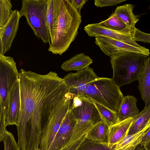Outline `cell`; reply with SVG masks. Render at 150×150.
Returning <instances> with one entry per match:
<instances>
[{"mask_svg": "<svg viewBox=\"0 0 150 150\" xmlns=\"http://www.w3.org/2000/svg\"><path fill=\"white\" fill-rule=\"evenodd\" d=\"M21 17L19 11L13 10L6 24L0 28V54L4 55L10 49L18 31Z\"/></svg>", "mask_w": 150, "mask_h": 150, "instance_id": "obj_11", "label": "cell"}, {"mask_svg": "<svg viewBox=\"0 0 150 150\" xmlns=\"http://www.w3.org/2000/svg\"><path fill=\"white\" fill-rule=\"evenodd\" d=\"M132 37L136 42L150 43V34L142 32L136 28L135 29Z\"/></svg>", "mask_w": 150, "mask_h": 150, "instance_id": "obj_27", "label": "cell"}, {"mask_svg": "<svg viewBox=\"0 0 150 150\" xmlns=\"http://www.w3.org/2000/svg\"><path fill=\"white\" fill-rule=\"evenodd\" d=\"M0 109L4 111L6 119L8 114L11 92L19 79L18 71L13 57L0 54Z\"/></svg>", "mask_w": 150, "mask_h": 150, "instance_id": "obj_7", "label": "cell"}, {"mask_svg": "<svg viewBox=\"0 0 150 150\" xmlns=\"http://www.w3.org/2000/svg\"><path fill=\"white\" fill-rule=\"evenodd\" d=\"M90 67L77 71L70 73L63 79L68 87L69 93L72 99L75 96L85 97L86 89L91 82L98 78Z\"/></svg>", "mask_w": 150, "mask_h": 150, "instance_id": "obj_8", "label": "cell"}, {"mask_svg": "<svg viewBox=\"0 0 150 150\" xmlns=\"http://www.w3.org/2000/svg\"><path fill=\"white\" fill-rule=\"evenodd\" d=\"M18 81V145L19 150L38 149L44 128L50 120L67 114L72 98L64 79L54 72L41 75L22 69Z\"/></svg>", "mask_w": 150, "mask_h": 150, "instance_id": "obj_1", "label": "cell"}, {"mask_svg": "<svg viewBox=\"0 0 150 150\" xmlns=\"http://www.w3.org/2000/svg\"><path fill=\"white\" fill-rule=\"evenodd\" d=\"M150 118V106L143 110L133 118L132 124L128 134H132L142 130L146 125Z\"/></svg>", "mask_w": 150, "mask_h": 150, "instance_id": "obj_21", "label": "cell"}, {"mask_svg": "<svg viewBox=\"0 0 150 150\" xmlns=\"http://www.w3.org/2000/svg\"><path fill=\"white\" fill-rule=\"evenodd\" d=\"M126 1V0H96L94 4L97 7H102L106 6H112L117 5Z\"/></svg>", "mask_w": 150, "mask_h": 150, "instance_id": "obj_28", "label": "cell"}, {"mask_svg": "<svg viewBox=\"0 0 150 150\" xmlns=\"http://www.w3.org/2000/svg\"><path fill=\"white\" fill-rule=\"evenodd\" d=\"M144 147L145 150H148L147 147L146 146H144Z\"/></svg>", "mask_w": 150, "mask_h": 150, "instance_id": "obj_35", "label": "cell"}, {"mask_svg": "<svg viewBox=\"0 0 150 150\" xmlns=\"http://www.w3.org/2000/svg\"><path fill=\"white\" fill-rule=\"evenodd\" d=\"M21 107L20 88L18 80L14 86L10 94L7 125H18Z\"/></svg>", "mask_w": 150, "mask_h": 150, "instance_id": "obj_14", "label": "cell"}, {"mask_svg": "<svg viewBox=\"0 0 150 150\" xmlns=\"http://www.w3.org/2000/svg\"><path fill=\"white\" fill-rule=\"evenodd\" d=\"M134 7L132 4H126L117 6L114 13L127 27L132 36L135 28V25L139 21L133 12Z\"/></svg>", "mask_w": 150, "mask_h": 150, "instance_id": "obj_17", "label": "cell"}, {"mask_svg": "<svg viewBox=\"0 0 150 150\" xmlns=\"http://www.w3.org/2000/svg\"><path fill=\"white\" fill-rule=\"evenodd\" d=\"M84 30L88 35L91 37L105 36L136 47H142L138 44L131 35L105 28L101 26L99 23L89 24L84 27Z\"/></svg>", "mask_w": 150, "mask_h": 150, "instance_id": "obj_12", "label": "cell"}, {"mask_svg": "<svg viewBox=\"0 0 150 150\" xmlns=\"http://www.w3.org/2000/svg\"><path fill=\"white\" fill-rule=\"evenodd\" d=\"M146 146L148 150H150V140L144 146Z\"/></svg>", "mask_w": 150, "mask_h": 150, "instance_id": "obj_33", "label": "cell"}, {"mask_svg": "<svg viewBox=\"0 0 150 150\" xmlns=\"http://www.w3.org/2000/svg\"><path fill=\"white\" fill-rule=\"evenodd\" d=\"M100 115L102 120L110 127L119 122L117 112L113 111L92 100Z\"/></svg>", "mask_w": 150, "mask_h": 150, "instance_id": "obj_23", "label": "cell"}, {"mask_svg": "<svg viewBox=\"0 0 150 150\" xmlns=\"http://www.w3.org/2000/svg\"><path fill=\"white\" fill-rule=\"evenodd\" d=\"M149 56L145 54L125 52L110 57L113 70L112 79L120 87L137 81L141 71Z\"/></svg>", "mask_w": 150, "mask_h": 150, "instance_id": "obj_3", "label": "cell"}, {"mask_svg": "<svg viewBox=\"0 0 150 150\" xmlns=\"http://www.w3.org/2000/svg\"><path fill=\"white\" fill-rule=\"evenodd\" d=\"M95 43L106 55L110 57L121 53L130 52L149 56V50L144 47H137L112 38L100 36L96 37Z\"/></svg>", "mask_w": 150, "mask_h": 150, "instance_id": "obj_9", "label": "cell"}, {"mask_svg": "<svg viewBox=\"0 0 150 150\" xmlns=\"http://www.w3.org/2000/svg\"><path fill=\"white\" fill-rule=\"evenodd\" d=\"M71 1L73 5L78 9L79 12L80 13L81 8L88 0H71Z\"/></svg>", "mask_w": 150, "mask_h": 150, "instance_id": "obj_32", "label": "cell"}, {"mask_svg": "<svg viewBox=\"0 0 150 150\" xmlns=\"http://www.w3.org/2000/svg\"><path fill=\"white\" fill-rule=\"evenodd\" d=\"M81 22V13L71 0H60L54 35L48 51L60 55L66 52L77 36Z\"/></svg>", "mask_w": 150, "mask_h": 150, "instance_id": "obj_2", "label": "cell"}, {"mask_svg": "<svg viewBox=\"0 0 150 150\" xmlns=\"http://www.w3.org/2000/svg\"><path fill=\"white\" fill-rule=\"evenodd\" d=\"M35 150H39V149H38Z\"/></svg>", "mask_w": 150, "mask_h": 150, "instance_id": "obj_36", "label": "cell"}, {"mask_svg": "<svg viewBox=\"0 0 150 150\" xmlns=\"http://www.w3.org/2000/svg\"><path fill=\"white\" fill-rule=\"evenodd\" d=\"M138 88L145 103L144 108L150 106V57L148 56L140 73Z\"/></svg>", "mask_w": 150, "mask_h": 150, "instance_id": "obj_13", "label": "cell"}, {"mask_svg": "<svg viewBox=\"0 0 150 150\" xmlns=\"http://www.w3.org/2000/svg\"><path fill=\"white\" fill-rule=\"evenodd\" d=\"M2 141L4 144V150H19L14 136L7 130L4 133Z\"/></svg>", "mask_w": 150, "mask_h": 150, "instance_id": "obj_26", "label": "cell"}, {"mask_svg": "<svg viewBox=\"0 0 150 150\" xmlns=\"http://www.w3.org/2000/svg\"><path fill=\"white\" fill-rule=\"evenodd\" d=\"M93 62V60L88 56L81 53L64 62L61 67L66 71L71 70L78 71L86 68Z\"/></svg>", "mask_w": 150, "mask_h": 150, "instance_id": "obj_18", "label": "cell"}, {"mask_svg": "<svg viewBox=\"0 0 150 150\" xmlns=\"http://www.w3.org/2000/svg\"><path fill=\"white\" fill-rule=\"evenodd\" d=\"M150 140V127L143 133L141 138L140 144L143 146Z\"/></svg>", "mask_w": 150, "mask_h": 150, "instance_id": "obj_31", "label": "cell"}, {"mask_svg": "<svg viewBox=\"0 0 150 150\" xmlns=\"http://www.w3.org/2000/svg\"><path fill=\"white\" fill-rule=\"evenodd\" d=\"M132 122L133 118L130 117L110 127L108 145L114 146L128 135Z\"/></svg>", "mask_w": 150, "mask_h": 150, "instance_id": "obj_15", "label": "cell"}, {"mask_svg": "<svg viewBox=\"0 0 150 150\" xmlns=\"http://www.w3.org/2000/svg\"><path fill=\"white\" fill-rule=\"evenodd\" d=\"M99 23L105 28L131 36L130 30L127 25L114 13L108 19Z\"/></svg>", "mask_w": 150, "mask_h": 150, "instance_id": "obj_22", "label": "cell"}, {"mask_svg": "<svg viewBox=\"0 0 150 150\" xmlns=\"http://www.w3.org/2000/svg\"><path fill=\"white\" fill-rule=\"evenodd\" d=\"M146 126L148 127V128H149L150 127V118Z\"/></svg>", "mask_w": 150, "mask_h": 150, "instance_id": "obj_34", "label": "cell"}, {"mask_svg": "<svg viewBox=\"0 0 150 150\" xmlns=\"http://www.w3.org/2000/svg\"><path fill=\"white\" fill-rule=\"evenodd\" d=\"M116 144L114 146L108 144L99 143L86 138L77 150H115Z\"/></svg>", "mask_w": 150, "mask_h": 150, "instance_id": "obj_24", "label": "cell"}, {"mask_svg": "<svg viewBox=\"0 0 150 150\" xmlns=\"http://www.w3.org/2000/svg\"><path fill=\"white\" fill-rule=\"evenodd\" d=\"M6 116L3 111L0 109V141H2L4 133L6 130Z\"/></svg>", "mask_w": 150, "mask_h": 150, "instance_id": "obj_30", "label": "cell"}, {"mask_svg": "<svg viewBox=\"0 0 150 150\" xmlns=\"http://www.w3.org/2000/svg\"><path fill=\"white\" fill-rule=\"evenodd\" d=\"M87 134L83 135L77 140L68 143L60 150H77L86 138Z\"/></svg>", "mask_w": 150, "mask_h": 150, "instance_id": "obj_29", "label": "cell"}, {"mask_svg": "<svg viewBox=\"0 0 150 150\" xmlns=\"http://www.w3.org/2000/svg\"><path fill=\"white\" fill-rule=\"evenodd\" d=\"M76 120L69 108L48 150H60L69 142Z\"/></svg>", "mask_w": 150, "mask_h": 150, "instance_id": "obj_10", "label": "cell"}, {"mask_svg": "<svg viewBox=\"0 0 150 150\" xmlns=\"http://www.w3.org/2000/svg\"><path fill=\"white\" fill-rule=\"evenodd\" d=\"M137 99L133 96L124 97L120 108L117 112L119 122L130 117L133 118L139 112L137 106Z\"/></svg>", "mask_w": 150, "mask_h": 150, "instance_id": "obj_16", "label": "cell"}, {"mask_svg": "<svg viewBox=\"0 0 150 150\" xmlns=\"http://www.w3.org/2000/svg\"><path fill=\"white\" fill-rule=\"evenodd\" d=\"M85 97L111 110L117 112L124 98L120 87L112 79L98 77L90 83L85 91Z\"/></svg>", "mask_w": 150, "mask_h": 150, "instance_id": "obj_4", "label": "cell"}, {"mask_svg": "<svg viewBox=\"0 0 150 150\" xmlns=\"http://www.w3.org/2000/svg\"><path fill=\"white\" fill-rule=\"evenodd\" d=\"M59 1L47 0L46 19L51 42L54 36L55 24L59 15Z\"/></svg>", "mask_w": 150, "mask_h": 150, "instance_id": "obj_20", "label": "cell"}, {"mask_svg": "<svg viewBox=\"0 0 150 150\" xmlns=\"http://www.w3.org/2000/svg\"><path fill=\"white\" fill-rule=\"evenodd\" d=\"M82 104L70 107L76 120L71 138L69 143L74 141L86 134L95 124L101 120L99 112L92 100L81 97Z\"/></svg>", "mask_w": 150, "mask_h": 150, "instance_id": "obj_6", "label": "cell"}, {"mask_svg": "<svg viewBox=\"0 0 150 150\" xmlns=\"http://www.w3.org/2000/svg\"><path fill=\"white\" fill-rule=\"evenodd\" d=\"M109 127L107 123L102 120L88 132L86 138L99 143L108 144Z\"/></svg>", "mask_w": 150, "mask_h": 150, "instance_id": "obj_19", "label": "cell"}, {"mask_svg": "<svg viewBox=\"0 0 150 150\" xmlns=\"http://www.w3.org/2000/svg\"><path fill=\"white\" fill-rule=\"evenodd\" d=\"M47 0H22L19 11L21 17L25 16L34 34L45 43L51 44L46 16Z\"/></svg>", "mask_w": 150, "mask_h": 150, "instance_id": "obj_5", "label": "cell"}, {"mask_svg": "<svg viewBox=\"0 0 150 150\" xmlns=\"http://www.w3.org/2000/svg\"><path fill=\"white\" fill-rule=\"evenodd\" d=\"M10 0H0V28L8 22L13 12Z\"/></svg>", "mask_w": 150, "mask_h": 150, "instance_id": "obj_25", "label": "cell"}]
</instances>
